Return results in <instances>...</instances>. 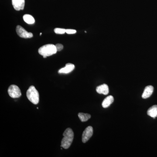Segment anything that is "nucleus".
Wrapping results in <instances>:
<instances>
[{"label":"nucleus","instance_id":"obj_17","mask_svg":"<svg viewBox=\"0 0 157 157\" xmlns=\"http://www.w3.org/2000/svg\"><path fill=\"white\" fill-rule=\"evenodd\" d=\"M56 46V48L57 51H60L63 48V46L62 44H57Z\"/></svg>","mask_w":157,"mask_h":157},{"label":"nucleus","instance_id":"obj_9","mask_svg":"<svg viewBox=\"0 0 157 157\" xmlns=\"http://www.w3.org/2000/svg\"><path fill=\"white\" fill-rule=\"evenodd\" d=\"M96 91L99 94L106 95L109 93V87L106 84H103L96 87Z\"/></svg>","mask_w":157,"mask_h":157},{"label":"nucleus","instance_id":"obj_12","mask_svg":"<svg viewBox=\"0 0 157 157\" xmlns=\"http://www.w3.org/2000/svg\"><path fill=\"white\" fill-rule=\"evenodd\" d=\"M147 114L150 117H153L155 119L157 117V105L153 106L148 110Z\"/></svg>","mask_w":157,"mask_h":157},{"label":"nucleus","instance_id":"obj_6","mask_svg":"<svg viewBox=\"0 0 157 157\" xmlns=\"http://www.w3.org/2000/svg\"><path fill=\"white\" fill-rule=\"evenodd\" d=\"M93 135V128L91 126H89L85 129L82 135V141L86 143Z\"/></svg>","mask_w":157,"mask_h":157},{"label":"nucleus","instance_id":"obj_3","mask_svg":"<svg viewBox=\"0 0 157 157\" xmlns=\"http://www.w3.org/2000/svg\"><path fill=\"white\" fill-rule=\"evenodd\" d=\"M27 97L29 101L34 104H37L39 102V93L34 86L29 87L26 93Z\"/></svg>","mask_w":157,"mask_h":157},{"label":"nucleus","instance_id":"obj_13","mask_svg":"<svg viewBox=\"0 0 157 157\" xmlns=\"http://www.w3.org/2000/svg\"><path fill=\"white\" fill-rule=\"evenodd\" d=\"M23 20L26 23L29 25L33 24L35 23V20L34 18L30 14H25L23 16Z\"/></svg>","mask_w":157,"mask_h":157},{"label":"nucleus","instance_id":"obj_11","mask_svg":"<svg viewBox=\"0 0 157 157\" xmlns=\"http://www.w3.org/2000/svg\"><path fill=\"white\" fill-rule=\"evenodd\" d=\"M114 98L112 96H107L103 101L102 105L103 108H107L109 107L113 103Z\"/></svg>","mask_w":157,"mask_h":157},{"label":"nucleus","instance_id":"obj_16","mask_svg":"<svg viewBox=\"0 0 157 157\" xmlns=\"http://www.w3.org/2000/svg\"><path fill=\"white\" fill-rule=\"evenodd\" d=\"M77 31L74 29H66V33L68 34H73L76 33Z\"/></svg>","mask_w":157,"mask_h":157},{"label":"nucleus","instance_id":"obj_5","mask_svg":"<svg viewBox=\"0 0 157 157\" xmlns=\"http://www.w3.org/2000/svg\"><path fill=\"white\" fill-rule=\"evenodd\" d=\"M16 30L18 35L22 38H32L33 36V35L32 33L27 32L23 27H22L20 25H17L16 27Z\"/></svg>","mask_w":157,"mask_h":157},{"label":"nucleus","instance_id":"obj_14","mask_svg":"<svg viewBox=\"0 0 157 157\" xmlns=\"http://www.w3.org/2000/svg\"><path fill=\"white\" fill-rule=\"evenodd\" d=\"M78 116L82 122H85L90 118L91 115L88 114L80 113L78 114Z\"/></svg>","mask_w":157,"mask_h":157},{"label":"nucleus","instance_id":"obj_15","mask_svg":"<svg viewBox=\"0 0 157 157\" xmlns=\"http://www.w3.org/2000/svg\"><path fill=\"white\" fill-rule=\"evenodd\" d=\"M54 32L57 34H63L66 33V29L64 28H56L54 29Z\"/></svg>","mask_w":157,"mask_h":157},{"label":"nucleus","instance_id":"obj_8","mask_svg":"<svg viewBox=\"0 0 157 157\" xmlns=\"http://www.w3.org/2000/svg\"><path fill=\"white\" fill-rule=\"evenodd\" d=\"M75 69V66L72 63H67L66 64V67L62 68L59 70L58 72L59 73H64V74H68L74 70Z\"/></svg>","mask_w":157,"mask_h":157},{"label":"nucleus","instance_id":"obj_7","mask_svg":"<svg viewBox=\"0 0 157 157\" xmlns=\"http://www.w3.org/2000/svg\"><path fill=\"white\" fill-rule=\"evenodd\" d=\"M12 4L14 9L19 11L24 9L25 1V0H12Z\"/></svg>","mask_w":157,"mask_h":157},{"label":"nucleus","instance_id":"obj_18","mask_svg":"<svg viewBox=\"0 0 157 157\" xmlns=\"http://www.w3.org/2000/svg\"><path fill=\"white\" fill-rule=\"evenodd\" d=\"M42 33H41L40 34V35H42Z\"/></svg>","mask_w":157,"mask_h":157},{"label":"nucleus","instance_id":"obj_1","mask_svg":"<svg viewBox=\"0 0 157 157\" xmlns=\"http://www.w3.org/2000/svg\"><path fill=\"white\" fill-rule=\"evenodd\" d=\"M63 135V138L61 141V147L63 148H69L73 141L74 133L71 128H68L64 131Z\"/></svg>","mask_w":157,"mask_h":157},{"label":"nucleus","instance_id":"obj_4","mask_svg":"<svg viewBox=\"0 0 157 157\" xmlns=\"http://www.w3.org/2000/svg\"><path fill=\"white\" fill-rule=\"evenodd\" d=\"M8 93L9 96L13 98H18L22 95L20 89L15 85H12L9 87L8 89Z\"/></svg>","mask_w":157,"mask_h":157},{"label":"nucleus","instance_id":"obj_2","mask_svg":"<svg viewBox=\"0 0 157 157\" xmlns=\"http://www.w3.org/2000/svg\"><path fill=\"white\" fill-rule=\"evenodd\" d=\"M38 53L43 56L44 58L56 54L57 51L56 46L53 44L44 45L38 49Z\"/></svg>","mask_w":157,"mask_h":157},{"label":"nucleus","instance_id":"obj_10","mask_svg":"<svg viewBox=\"0 0 157 157\" xmlns=\"http://www.w3.org/2000/svg\"><path fill=\"white\" fill-rule=\"evenodd\" d=\"M154 91V87L151 85L147 86L144 90V92L142 95L143 99H147L152 95Z\"/></svg>","mask_w":157,"mask_h":157}]
</instances>
